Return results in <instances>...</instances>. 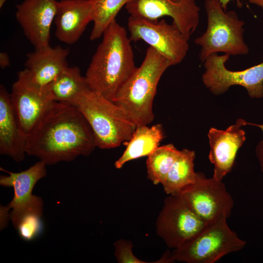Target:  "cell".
<instances>
[{"label": "cell", "mask_w": 263, "mask_h": 263, "mask_svg": "<svg viewBox=\"0 0 263 263\" xmlns=\"http://www.w3.org/2000/svg\"><path fill=\"white\" fill-rule=\"evenodd\" d=\"M96 147L93 131L79 110L54 101L27 136L26 152L51 165L89 155Z\"/></svg>", "instance_id": "6da1fadb"}, {"label": "cell", "mask_w": 263, "mask_h": 263, "mask_svg": "<svg viewBox=\"0 0 263 263\" xmlns=\"http://www.w3.org/2000/svg\"><path fill=\"white\" fill-rule=\"evenodd\" d=\"M102 36L85 76L90 90L113 101L137 67L131 40L116 19Z\"/></svg>", "instance_id": "7a4b0ae2"}, {"label": "cell", "mask_w": 263, "mask_h": 263, "mask_svg": "<svg viewBox=\"0 0 263 263\" xmlns=\"http://www.w3.org/2000/svg\"><path fill=\"white\" fill-rule=\"evenodd\" d=\"M169 61L152 47L146 50L139 67L121 87L113 101L137 126L149 125L154 118L153 102L163 74Z\"/></svg>", "instance_id": "3957f363"}, {"label": "cell", "mask_w": 263, "mask_h": 263, "mask_svg": "<svg viewBox=\"0 0 263 263\" xmlns=\"http://www.w3.org/2000/svg\"><path fill=\"white\" fill-rule=\"evenodd\" d=\"M70 104L84 116L100 149H113L127 142L137 127L120 107L90 89L80 93Z\"/></svg>", "instance_id": "277c9868"}, {"label": "cell", "mask_w": 263, "mask_h": 263, "mask_svg": "<svg viewBox=\"0 0 263 263\" xmlns=\"http://www.w3.org/2000/svg\"><path fill=\"white\" fill-rule=\"evenodd\" d=\"M207 16L206 31L194 40L200 46L199 57L202 62L210 55L223 53L230 56L244 55L249 52L244 39V22L233 11L226 12L215 0H206Z\"/></svg>", "instance_id": "5b68a950"}, {"label": "cell", "mask_w": 263, "mask_h": 263, "mask_svg": "<svg viewBox=\"0 0 263 263\" xmlns=\"http://www.w3.org/2000/svg\"><path fill=\"white\" fill-rule=\"evenodd\" d=\"M225 216L208 224L201 231L171 253L172 261L214 263L224 256L243 249L246 242L228 226Z\"/></svg>", "instance_id": "8992f818"}, {"label": "cell", "mask_w": 263, "mask_h": 263, "mask_svg": "<svg viewBox=\"0 0 263 263\" xmlns=\"http://www.w3.org/2000/svg\"><path fill=\"white\" fill-rule=\"evenodd\" d=\"M127 25L131 41H145L166 57L171 66L179 64L186 57L188 39L173 22L130 16Z\"/></svg>", "instance_id": "52a82bcc"}, {"label": "cell", "mask_w": 263, "mask_h": 263, "mask_svg": "<svg viewBox=\"0 0 263 263\" xmlns=\"http://www.w3.org/2000/svg\"><path fill=\"white\" fill-rule=\"evenodd\" d=\"M175 195L181 197L208 224L223 216L228 218L234 206L233 199L222 180L207 178L201 172H198L194 183Z\"/></svg>", "instance_id": "ba28073f"}, {"label": "cell", "mask_w": 263, "mask_h": 263, "mask_svg": "<svg viewBox=\"0 0 263 263\" xmlns=\"http://www.w3.org/2000/svg\"><path fill=\"white\" fill-rule=\"evenodd\" d=\"M230 56L226 54L210 55L204 61L202 75L205 86L215 95L225 92L231 86L239 85L247 90L252 98L263 96V62L241 71L228 70L225 63Z\"/></svg>", "instance_id": "9c48e42d"}, {"label": "cell", "mask_w": 263, "mask_h": 263, "mask_svg": "<svg viewBox=\"0 0 263 263\" xmlns=\"http://www.w3.org/2000/svg\"><path fill=\"white\" fill-rule=\"evenodd\" d=\"M208 224L198 216L184 200L169 195L156 223L158 235L170 248H176L201 231Z\"/></svg>", "instance_id": "30bf717a"}, {"label": "cell", "mask_w": 263, "mask_h": 263, "mask_svg": "<svg viewBox=\"0 0 263 263\" xmlns=\"http://www.w3.org/2000/svg\"><path fill=\"white\" fill-rule=\"evenodd\" d=\"M10 94L17 121L27 137L55 101L48 87L35 84L24 69L18 73Z\"/></svg>", "instance_id": "8fae6325"}, {"label": "cell", "mask_w": 263, "mask_h": 263, "mask_svg": "<svg viewBox=\"0 0 263 263\" xmlns=\"http://www.w3.org/2000/svg\"><path fill=\"white\" fill-rule=\"evenodd\" d=\"M47 165L39 160L28 169L19 172L8 171L0 168V170L8 175H1L0 185L4 187H12L14 196L7 205L11 209L10 220L15 228L24 215L30 213L43 214L42 199L32 193L37 182L46 176Z\"/></svg>", "instance_id": "7c38bea8"}, {"label": "cell", "mask_w": 263, "mask_h": 263, "mask_svg": "<svg viewBox=\"0 0 263 263\" xmlns=\"http://www.w3.org/2000/svg\"><path fill=\"white\" fill-rule=\"evenodd\" d=\"M125 8L130 16L157 20L169 16L188 39L197 28L200 8L195 0H134Z\"/></svg>", "instance_id": "4fadbf2b"}, {"label": "cell", "mask_w": 263, "mask_h": 263, "mask_svg": "<svg viewBox=\"0 0 263 263\" xmlns=\"http://www.w3.org/2000/svg\"><path fill=\"white\" fill-rule=\"evenodd\" d=\"M57 2L56 0H24L16 6V19L35 49L50 45V29Z\"/></svg>", "instance_id": "5bb4252c"}, {"label": "cell", "mask_w": 263, "mask_h": 263, "mask_svg": "<svg viewBox=\"0 0 263 263\" xmlns=\"http://www.w3.org/2000/svg\"><path fill=\"white\" fill-rule=\"evenodd\" d=\"M246 123L240 118L225 131L214 128L209 130L208 158L214 166V179L222 180L231 170L237 152L245 140V133L242 128Z\"/></svg>", "instance_id": "9a60e30c"}, {"label": "cell", "mask_w": 263, "mask_h": 263, "mask_svg": "<svg viewBox=\"0 0 263 263\" xmlns=\"http://www.w3.org/2000/svg\"><path fill=\"white\" fill-rule=\"evenodd\" d=\"M94 0L57 1L54 19L55 36L61 42L73 44L92 21Z\"/></svg>", "instance_id": "2e32d148"}, {"label": "cell", "mask_w": 263, "mask_h": 263, "mask_svg": "<svg viewBox=\"0 0 263 263\" xmlns=\"http://www.w3.org/2000/svg\"><path fill=\"white\" fill-rule=\"evenodd\" d=\"M68 48L50 45L29 53L25 62L26 71L30 79L41 88H46L68 66Z\"/></svg>", "instance_id": "e0dca14e"}, {"label": "cell", "mask_w": 263, "mask_h": 263, "mask_svg": "<svg viewBox=\"0 0 263 263\" xmlns=\"http://www.w3.org/2000/svg\"><path fill=\"white\" fill-rule=\"evenodd\" d=\"M27 136L21 132L11 104L10 94L0 85V153L19 162L25 157Z\"/></svg>", "instance_id": "ac0fdd59"}, {"label": "cell", "mask_w": 263, "mask_h": 263, "mask_svg": "<svg viewBox=\"0 0 263 263\" xmlns=\"http://www.w3.org/2000/svg\"><path fill=\"white\" fill-rule=\"evenodd\" d=\"M164 137L160 124L137 126L121 156L115 161L114 166L121 169L127 162L144 156H148L159 146Z\"/></svg>", "instance_id": "d6986e66"}, {"label": "cell", "mask_w": 263, "mask_h": 263, "mask_svg": "<svg viewBox=\"0 0 263 263\" xmlns=\"http://www.w3.org/2000/svg\"><path fill=\"white\" fill-rule=\"evenodd\" d=\"M193 150L183 149L177 156L161 185L168 195H177L183 189L193 184L198 172L194 171Z\"/></svg>", "instance_id": "ffe728a7"}, {"label": "cell", "mask_w": 263, "mask_h": 263, "mask_svg": "<svg viewBox=\"0 0 263 263\" xmlns=\"http://www.w3.org/2000/svg\"><path fill=\"white\" fill-rule=\"evenodd\" d=\"M47 87L54 101L70 104L80 93L89 89L85 76L77 66L68 67Z\"/></svg>", "instance_id": "44dd1931"}, {"label": "cell", "mask_w": 263, "mask_h": 263, "mask_svg": "<svg viewBox=\"0 0 263 263\" xmlns=\"http://www.w3.org/2000/svg\"><path fill=\"white\" fill-rule=\"evenodd\" d=\"M179 151L172 144L157 148L147 156V178L155 185L161 184Z\"/></svg>", "instance_id": "7402d4cb"}, {"label": "cell", "mask_w": 263, "mask_h": 263, "mask_svg": "<svg viewBox=\"0 0 263 263\" xmlns=\"http://www.w3.org/2000/svg\"><path fill=\"white\" fill-rule=\"evenodd\" d=\"M133 0H94L92 15L94 26L90 39L94 40L101 37L121 9Z\"/></svg>", "instance_id": "603a6c76"}, {"label": "cell", "mask_w": 263, "mask_h": 263, "mask_svg": "<svg viewBox=\"0 0 263 263\" xmlns=\"http://www.w3.org/2000/svg\"><path fill=\"white\" fill-rule=\"evenodd\" d=\"M42 216L38 213H30L21 217L15 227L21 239L31 241L41 234L43 229Z\"/></svg>", "instance_id": "cb8c5ba5"}, {"label": "cell", "mask_w": 263, "mask_h": 263, "mask_svg": "<svg viewBox=\"0 0 263 263\" xmlns=\"http://www.w3.org/2000/svg\"><path fill=\"white\" fill-rule=\"evenodd\" d=\"M114 255L119 263H146L137 258L132 252L133 244L131 241L119 239L114 244Z\"/></svg>", "instance_id": "d4e9b609"}, {"label": "cell", "mask_w": 263, "mask_h": 263, "mask_svg": "<svg viewBox=\"0 0 263 263\" xmlns=\"http://www.w3.org/2000/svg\"><path fill=\"white\" fill-rule=\"evenodd\" d=\"M10 208L7 205L6 206H1L0 209V230H3L7 227L9 220H10Z\"/></svg>", "instance_id": "484cf974"}, {"label": "cell", "mask_w": 263, "mask_h": 263, "mask_svg": "<svg viewBox=\"0 0 263 263\" xmlns=\"http://www.w3.org/2000/svg\"><path fill=\"white\" fill-rule=\"evenodd\" d=\"M246 125H250L260 128L263 132V124L246 123ZM256 155L260 161L261 170L263 173V139L262 140L256 148Z\"/></svg>", "instance_id": "4316f807"}, {"label": "cell", "mask_w": 263, "mask_h": 263, "mask_svg": "<svg viewBox=\"0 0 263 263\" xmlns=\"http://www.w3.org/2000/svg\"><path fill=\"white\" fill-rule=\"evenodd\" d=\"M219 2L223 8L226 11L228 3L232 0H215ZM240 3V0H237ZM249 2L259 6L263 10V0H249Z\"/></svg>", "instance_id": "83f0119b"}, {"label": "cell", "mask_w": 263, "mask_h": 263, "mask_svg": "<svg viewBox=\"0 0 263 263\" xmlns=\"http://www.w3.org/2000/svg\"><path fill=\"white\" fill-rule=\"evenodd\" d=\"M10 58L5 52H0V66L1 69H4L10 65Z\"/></svg>", "instance_id": "f1b7e54d"}, {"label": "cell", "mask_w": 263, "mask_h": 263, "mask_svg": "<svg viewBox=\"0 0 263 263\" xmlns=\"http://www.w3.org/2000/svg\"><path fill=\"white\" fill-rule=\"evenodd\" d=\"M7 0H0V7L1 8Z\"/></svg>", "instance_id": "f546056e"}, {"label": "cell", "mask_w": 263, "mask_h": 263, "mask_svg": "<svg viewBox=\"0 0 263 263\" xmlns=\"http://www.w3.org/2000/svg\"><path fill=\"white\" fill-rule=\"evenodd\" d=\"M173 0V1H179V0Z\"/></svg>", "instance_id": "4dcf8cb0"}]
</instances>
